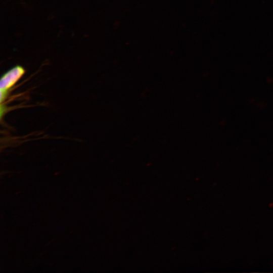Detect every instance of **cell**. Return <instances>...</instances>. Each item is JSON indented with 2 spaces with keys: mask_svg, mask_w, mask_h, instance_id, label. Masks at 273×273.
I'll return each instance as SVG.
<instances>
[{
  "mask_svg": "<svg viewBox=\"0 0 273 273\" xmlns=\"http://www.w3.org/2000/svg\"><path fill=\"white\" fill-rule=\"evenodd\" d=\"M9 91V90H5V89H1V96H0L1 104H2L3 102L7 98L8 95Z\"/></svg>",
  "mask_w": 273,
  "mask_h": 273,
  "instance_id": "2",
  "label": "cell"
},
{
  "mask_svg": "<svg viewBox=\"0 0 273 273\" xmlns=\"http://www.w3.org/2000/svg\"><path fill=\"white\" fill-rule=\"evenodd\" d=\"M24 68L21 66H16L4 74L1 78V89L10 90L23 76Z\"/></svg>",
  "mask_w": 273,
  "mask_h": 273,
  "instance_id": "1",
  "label": "cell"
}]
</instances>
